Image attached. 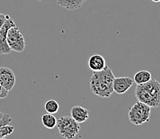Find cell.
Masks as SVG:
<instances>
[{
    "label": "cell",
    "instance_id": "14",
    "mask_svg": "<svg viewBox=\"0 0 160 139\" xmlns=\"http://www.w3.org/2000/svg\"><path fill=\"white\" fill-rule=\"evenodd\" d=\"M44 108L48 114H56L59 110V103L56 100L50 99L45 103Z\"/></svg>",
    "mask_w": 160,
    "mask_h": 139
},
{
    "label": "cell",
    "instance_id": "10",
    "mask_svg": "<svg viewBox=\"0 0 160 139\" xmlns=\"http://www.w3.org/2000/svg\"><path fill=\"white\" fill-rule=\"evenodd\" d=\"M70 116L78 123H83L86 121L89 118L88 110L82 107L81 106H76L71 109Z\"/></svg>",
    "mask_w": 160,
    "mask_h": 139
},
{
    "label": "cell",
    "instance_id": "11",
    "mask_svg": "<svg viewBox=\"0 0 160 139\" xmlns=\"http://www.w3.org/2000/svg\"><path fill=\"white\" fill-rule=\"evenodd\" d=\"M86 0H57V3L66 10L75 11L81 8Z\"/></svg>",
    "mask_w": 160,
    "mask_h": 139
},
{
    "label": "cell",
    "instance_id": "15",
    "mask_svg": "<svg viewBox=\"0 0 160 139\" xmlns=\"http://www.w3.org/2000/svg\"><path fill=\"white\" fill-rule=\"evenodd\" d=\"M11 121H12V118L11 117V115L8 114H4L2 118L0 120V126L8 125L11 123Z\"/></svg>",
    "mask_w": 160,
    "mask_h": 139
},
{
    "label": "cell",
    "instance_id": "20",
    "mask_svg": "<svg viewBox=\"0 0 160 139\" xmlns=\"http://www.w3.org/2000/svg\"><path fill=\"white\" fill-rule=\"evenodd\" d=\"M0 139H7V138H5V137H2V138H0Z\"/></svg>",
    "mask_w": 160,
    "mask_h": 139
},
{
    "label": "cell",
    "instance_id": "5",
    "mask_svg": "<svg viewBox=\"0 0 160 139\" xmlns=\"http://www.w3.org/2000/svg\"><path fill=\"white\" fill-rule=\"evenodd\" d=\"M7 42L10 49L18 53H22L26 47V42L23 35L19 28L16 27V25L8 30Z\"/></svg>",
    "mask_w": 160,
    "mask_h": 139
},
{
    "label": "cell",
    "instance_id": "7",
    "mask_svg": "<svg viewBox=\"0 0 160 139\" xmlns=\"http://www.w3.org/2000/svg\"><path fill=\"white\" fill-rule=\"evenodd\" d=\"M16 78L14 71L6 67H0V84L7 91H11L15 85Z\"/></svg>",
    "mask_w": 160,
    "mask_h": 139
},
{
    "label": "cell",
    "instance_id": "1",
    "mask_svg": "<svg viewBox=\"0 0 160 139\" xmlns=\"http://www.w3.org/2000/svg\"><path fill=\"white\" fill-rule=\"evenodd\" d=\"M115 78L112 71L106 66L102 71L92 73L89 79L90 90L100 98H109L113 93V81Z\"/></svg>",
    "mask_w": 160,
    "mask_h": 139
},
{
    "label": "cell",
    "instance_id": "9",
    "mask_svg": "<svg viewBox=\"0 0 160 139\" xmlns=\"http://www.w3.org/2000/svg\"><path fill=\"white\" fill-rule=\"evenodd\" d=\"M88 67L93 72L102 71L106 67L105 58L99 54L92 55L88 59Z\"/></svg>",
    "mask_w": 160,
    "mask_h": 139
},
{
    "label": "cell",
    "instance_id": "17",
    "mask_svg": "<svg viewBox=\"0 0 160 139\" xmlns=\"http://www.w3.org/2000/svg\"><path fill=\"white\" fill-rule=\"evenodd\" d=\"M7 16H8V14H2V13H0V29L2 27V25L4 24L6 20H7Z\"/></svg>",
    "mask_w": 160,
    "mask_h": 139
},
{
    "label": "cell",
    "instance_id": "4",
    "mask_svg": "<svg viewBox=\"0 0 160 139\" xmlns=\"http://www.w3.org/2000/svg\"><path fill=\"white\" fill-rule=\"evenodd\" d=\"M57 127L61 136L65 139H74L80 131V125L71 116H62L57 119Z\"/></svg>",
    "mask_w": 160,
    "mask_h": 139
},
{
    "label": "cell",
    "instance_id": "13",
    "mask_svg": "<svg viewBox=\"0 0 160 139\" xmlns=\"http://www.w3.org/2000/svg\"><path fill=\"white\" fill-rule=\"evenodd\" d=\"M42 124L47 129H52L54 128L57 126V118L53 115L51 114H46V115H43L42 116Z\"/></svg>",
    "mask_w": 160,
    "mask_h": 139
},
{
    "label": "cell",
    "instance_id": "16",
    "mask_svg": "<svg viewBox=\"0 0 160 139\" xmlns=\"http://www.w3.org/2000/svg\"><path fill=\"white\" fill-rule=\"evenodd\" d=\"M8 93H9V91H7V90H5V89L1 86V84H0V99L7 98V95H8Z\"/></svg>",
    "mask_w": 160,
    "mask_h": 139
},
{
    "label": "cell",
    "instance_id": "8",
    "mask_svg": "<svg viewBox=\"0 0 160 139\" xmlns=\"http://www.w3.org/2000/svg\"><path fill=\"white\" fill-rule=\"evenodd\" d=\"M133 83V78L130 77L115 78L113 81V92L118 94H123L132 87Z\"/></svg>",
    "mask_w": 160,
    "mask_h": 139
},
{
    "label": "cell",
    "instance_id": "12",
    "mask_svg": "<svg viewBox=\"0 0 160 139\" xmlns=\"http://www.w3.org/2000/svg\"><path fill=\"white\" fill-rule=\"evenodd\" d=\"M151 74L148 71L146 70H142V71H139L136 72L134 75L133 81L134 83H136V84H142V83H146L148 81L151 79Z\"/></svg>",
    "mask_w": 160,
    "mask_h": 139
},
{
    "label": "cell",
    "instance_id": "3",
    "mask_svg": "<svg viewBox=\"0 0 160 139\" xmlns=\"http://www.w3.org/2000/svg\"><path fill=\"white\" fill-rule=\"evenodd\" d=\"M151 108L141 102H136L128 111V118L132 124L140 126L148 122L151 117Z\"/></svg>",
    "mask_w": 160,
    "mask_h": 139
},
{
    "label": "cell",
    "instance_id": "19",
    "mask_svg": "<svg viewBox=\"0 0 160 139\" xmlns=\"http://www.w3.org/2000/svg\"><path fill=\"white\" fill-rule=\"evenodd\" d=\"M154 3H160V0H151Z\"/></svg>",
    "mask_w": 160,
    "mask_h": 139
},
{
    "label": "cell",
    "instance_id": "18",
    "mask_svg": "<svg viewBox=\"0 0 160 139\" xmlns=\"http://www.w3.org/2000/svg\"><path fill=\"white\" fill-rule=\"evenodd\" d=\"M3 115H4L3 113H2V112H1V111H0V120H1L2 118V117H3Z\"/></svg>",
    "mask_w": 160,
    "mask_h": 139
},
{
    "label": "cell",
    "instance_id": "2",
    "mask_svg": "<svg viewBox=\"0 0 160 139\" xmlns=\"http://www.w3.org/2000/svg\"><path fill=\"white\" fill-rule=\"evenodd\" d=\"M135 95L139 102L151 108L158 107L160 106V83L155 78H151L148 83L137 85Z\"/></svg>",
    "mask_w": 160,
    "mask_h": 139
},
{
    "label": "cell",
    "instance_id": "6",
    "mask_svg": "<svg viewBox=\"0 0 160 139\" xmlns=\"http://www.w3.org/2000/svg\"><path fill=\"white\" fill-rule=\"evenodd\" d=\"M14 26H15L14 19L8 15L6 22L0 29V55H9L12 51L7 44V37L9 29Z\"/></svg>",
    "mask_w": 160,
    "mask_h": 139
}]
</instances>
